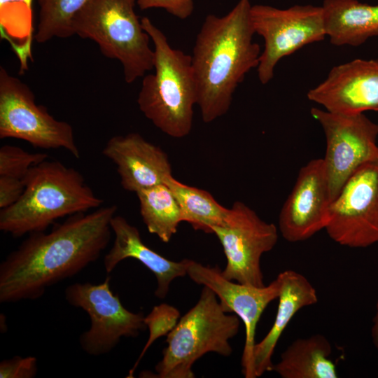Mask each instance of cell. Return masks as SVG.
<instances>
[{"mask_svg": "<svg viewBox=\"0 0 378 378\" xmlns=\"http://www.w3.org/2000/svg\"><path fill=\"white\" fill-rule=\"evenodd\" d=\"M117 206L78 213L49 232L31 233L0 264V302L33 300L98 260L111 238Z\"/></svg>", "mask_w": 378, "mask_h": 378, "instance_id": "cell-1", "label": "cell"}, {"mask_svg": "<svg viewBox=\"0 0 378 378\" xmlns=\"http://www.w3.org/2000/svg\"><path fill=\"white\" fill-rule=\"evenodd\" d=\"M250 0H239L226 15H208L196 36L191 64L202 120L211 122L229 110L239 84L258 67L260 46L253 41Z\"/></svg>", "mask_w": 378, "mask_h": 378, "instance_id": "cell-2", "label": "cell"}, {"mask_svg": "<svg viewBox=\"0 0 378 378\" xmlns=\"http://www.w3.org/2000/svg\"><path fill=\"white\" fill-rule=\"evenodd\" d=\"M20 199L0 211V230L14 237L43 232L59 218L102 206L83 176L58 160L33 166Z\"/></svg>", "mask_w": 378, "mask_h": 378, "instance_id": "cell-3", "label": "cell"}, {"mask_svg": "<svg viewBox=\"0 0 378 378\" xmlns=\"http://www.w3.org/2000/svg\"><path fill=\"white\" fill-rule=\"evenodd\" d=\"M153 44L154 73L144 76L137 97L140 111L164 134L188 135L192 127L197 86L191 56L172 48L164 34L147 17L141 19Z\"/></svg>", "mask_w": 378, "mask_h": 378, "instance_id": "cell-4", "label": "cell"}, {"mask_svg": "<svg viewBox=\"0 0 378 378\" xmlns=\"http://www.w3.org/2000/svg\"><path fill=\"white\" fill-rule=\"evenodd\" d=\"M239 319L225 312L215 293L204 286L197 303L167 335V345L152 377L193 378V364L206 354L229 356L230 340L239 332Z\"/></svg>", "mask_w": 378, "mask_h": 378, "instance_id": "cell-5", "label": "cell"}, {"mask_svg": "<svg viewBox=\"0 0 378 378\" xmlns=\"http://www.w3.org/2000/svg\"><path fill=\"white\" fill-rule=\"evenodd\" d=\"M136 1L91 0L73 24L74 34L92 40L104 56L122 64L127 83L153 69V48L134 11Z\"/></svg>", "mask_w": 378, "mask_h": 378, "instance_id": "cell-6", "label": "cell"}, {"mask_svg": "<svg viewBox=\"0 0 378 378\" xmlns=\"http://www.w3.org/2000/svg\"><path fill=\"white\" fill-rule=\"evenodd\" d=\"M14 138L43 149L63 148L80 156L71 125L38 105L31 90L0 67V139Z\"/></svg>", "mask_w": 378, "mask_h": 378, "instance_id": "cell-7", "label": "cell"}, {"mask_svg": "<svg viewBox=\"0 0 378 378\" xmlns=\"http://www.w3.org/2000/svg\"><path fill=\"white\" fill-rule=\"evenodd\" d=\"M251 19L255 34L265 41L257 67L262 84L272 80L275 66L283 57L326 36L322 6L295 5L281 9L252 5Z\"/></svg>", "mask_w": 378, "mask_h": 378, "instance_id": "cell-8", "label": "cell"}, {"mask_svg": "<svg viewBox=\"0 0 378 378\" xmlns=\"http://www.w3.org/2000/svg\"><path fill=\"white\" fill-rule=\"evenodd\" d=\"M110 281L107 276L101 284L74 283L64 290L66 302L90 316V327L79 337L80 348L90 356L106 354L122 337H136L147 328L144 313L127 309L112 292Z\"/></svg>", "mask_w": 378, "mask_h": 378, "instance_id": "cell-9", "label": "cell"}, {"mask_svg": "<svg viewBox=\"0 0 378 378\" xmlns=\"http://www.w3.org/2000/svg\"><path fill=\"white\" fill-rule=\"evenodd\" d=\"M212 233L220 242L227 260L221 270L223 276L248 286H265L260 259L277 242L276 226L262 220L244 203L235 202L224 222L213 227Z\"/></svg>", "mask_w": 378, "mask_h": 378, "instance_id": "cell-10", "label": "cell"}, {"mask_svg": "<svg viewBox=\"0 0 378 378\" xmlns=\"http://www.w3.org/2000/svg\"><path fill=\"white\" fill-rule=\"evenodd\" d=\"M325 230L334 241L350 248L378 242V156L345 182L330 204Z\"/></svg>", "mask_w": 378, "mask_h": 378, "instance_id": "cell-11", "label": "cell"}, {"mask_svg": "<svg viewBox=\"0 0 378 378\" xmlns=\"http://www.w3.org/2000/svg\"><path fill=\"white\" fill-rule=\"evenodd\" d=\"M311 114L326 139L323 159L332 202L358 167L378 156V125L363 113H337L313 107Z\"/></svg>", "mask_w": 378, "mask_h": 378, "instance_id": "cell-12", "label": "cell"}, {"mask_svg": "<svg viewBox=\"0 0 378 378\" xmlns=\"http://www.w3.org/2000/svg\"><path fill=\"white\" fill-rule=\"evenodd\" d=\"M187 275L196 284L211 289L225 312L236 314L245 326V342L241 357L242 373L255 378L253 353L258 323L271 302L279 298L281 282L277 276L269 285L253 286L227 279L218 266L209 267L191 260Z\"/></svg>", "mask_w": 378, "mask_h": 378, "instance_id": "cell-13", "label": "cell"}, {"mask_svg": "<svg viewBox=\"0 0 378 378\" xmlns=\"http://www.w3.org/2000/svg\"><path fill=\"white\" fill-rule=\"evenodd\" d=\"M332 202L323 158L303 166L279 216V229L288 241L307 240L325 229Z\"/></svg>", "mask_w": 378, "mask_h": 378, "instance_id": "cell-14", "label": "cell"}, {"mask_svg": "<svg viewBox=\"0 0 378 378\" xmlns=\"http://www.w3.org/2000/svg\"><path fill=\"white\" fill-rule=\"evenodd\" d=\"M307 95L332 113L378 112V58L356 59L335 66Z\"/></svg>", "mask_w": 378, "mask_h": 378, "instance_id": "cell-15", "label": "cell"}, {"mask_svg": "<svg viewBox=\"0 0 378 378\" xmlns=\"http://www.w3.org/2000/svg\"><path fill=\"white\" fill-rule=\"evenodd\" d=\"M102 154L116 165L120 184L130 192L165 183L172 176L166 153L139 133L112 136Z\"/></svg>", "mask_w": 378, "mask_h": 378, "instance_id": "cell-16", "label": "cell"}, {"mask_svg": "<svg viewBox=\"0 0 378 378\" xmlns=\"http://www.w3.org/2000/svg\"><path fill=\"white\" fill-rule=\"evenodd\" d=\"M111 227L115 238L103 261L108 274L125 259L137 260L155 275L157 280L155 295L160 299L166 298L174 279L187 275L190 259L176 262L152 250L143 242L138 228L123 216L115 215L111 218Z\"/></svg>", "mask_w": 378, "mask_h": 378, "instance_id": "cell-17", "label": "cell"}, {"mask_svg": "<svg viewBox=\"0 0 378 378\" xmlns=\"http://www.w3.org/2000/svg\"><path fill=\"white\" fill-rule=\"evenodd\" d=\"M277 276L281 282V290L275 319L269 332L255 343L253 349V366L255 377L272 370L274 349L293 317L301 309L318 301L315 288L304 275L287 270Z\"/></svg>", "mask_w": 378, "mask_h": 378, "instance_id": "cell-18", "label": "cell"}, {"mask_svg": "<svg viewBox=\"0 0 378 378\" xmlns=\"http://www.w3.org/2000/svg\"><path fill=\"white\" fill-rule=\"evenodd\" d=\"M326 36L332 44L358 46L378 36V5L357 0H324Z\"/></svg>", "mask_w": 378, "mask_h": 378, "instance_id": "cell-19", "label": "cell"}, {"mask_svg": "<svg viewBox=\"0 0 378 378\" xmlns=\"http://www.w3.org/2000/svg\"><path fill=\"white\" fill-rule=\"evenodd\" d=\"M331 355L332 346L324 335L300 338L281 354L271 371L282 378H337V370Z\"/></svg>", "mask_w": 378, "mask_h": 378, "instance_id": "cell-20", "label": "cell"}, {"mask_svg": "<svg viewBox=\"0 0 378 378\" xmlns=\"http://www.w3.org/2000/svg\"><path fill=\"white\" fill-rule=\"evenodd\" d=\"M140 214L148 232L167 243L183 221L180 206L170 188L158 184L136 192Z\"/></svg>", "mask_w": 378, "mask_h": 378, "instance_id": "cell-21", "label": "cell"}, {"mask_svg": "<svg viewBox=\"0 0 378 378\" xmlns=\"http://www.w3.org/2000/svg\"><path fill=\"white\" fill-rule=\"evenodd\" d=\"M164 184L180 206L183 221L190 223L195 230L213 234V227L224 222L229 209L220 204L206 190L182 183L172 175Z\"/></svg>", "mask_w": 378, "mask_h": 378, "instance_id": "cell-22", "label": "cell"}, {"mask_svg": "<svg viewBox=\"0 0 378 378\" xmlns=\"http://www.w3.org/2000/svg\"><path fill=\"white\" fill-rule=\"evenodd\" d=\"M91 0H38L40 10L35 39L45 43L53 38L74 35V21Z\"/></svg>", "mask_w": 378, "mask_h": 378, "instance_id": "cell-23", "label": "cell"}, {"mask_svg": "<svg viewBox=\"0 0 378 378\" xmlns=\"http://www.w3.org/2000/svg\"><path fill=\"white\" fill-rule=\"evenodd\" d=\"M180 318V312L176 307L165 303L155 306L144 317L148 328L149 335L139 356L129 371L127 377H133L139 362L152 344L158 338L167 335L176 326Z\"/></svg>", "mask_w": 378, "mask_h": 378, "instance_id": "cell-24", "label": "cell"}, {"mask_svg": "<svg viewBox=\"0 0 378 378\" xmlns=\"http://www.w3.org/2000/svg\"><path fill=\"white\" fill-rule=\"evenodd\" d=\"M46 153H29L9 144L0 148V176L24 180L30 169L47 160Z\"/></svg>", "mask_w": 378, "mask_h": 378, "instance_id": "cell-25", "label": "cell"}, {"mask_svg": "<svg viewBox=\"0 0 378 378\" xmlns=\"http://www.w3.org/2000/svg\"><path fill=\"white\" fill-rule=\"evenodd\" d=\"M38 372L34 356H14L0 363V378H34Z\"/></svg>", "mask_w": 378, "mask_h": 378, "instance_id": "cell-26", "label": "cell"}, {"mask_svg": "<svg viewBox=\"0 0 378 378\" xmlns=\"http://www.w3.org/2000/svg\"><path fill=\"white\" fill-rule=\"evenodd\" d=\"M141 10L162 8L181 20L189 18L194 10V0H137Z\"/></svg>", "mask_w": 378, "mask_h": 378, "instance_id": "cell-27", "label": "cell"}, {"mask_svg": "<svg viewBox=\"0 0 378 378\" xmlns=\"http://www.w3.org/2000/svg\"><path fill=\"white\" fill-rule=\"evenodd\" d=\"M32 0H0L1 24L14 21L30 24Z\"/></svg>", "mask_w": 378, "mask_h": 378, "instance_id": "cell-28", "label": "cell"}, {"mask_svg": "<svg viewBox=\"0 0 378 378\" xmlns=\"http://www.w3.org/2000/svg\"><path fill=\"white\" fill-rule=\"evenodd\" d=\"M24 181L0 176V208L5 209L15 204L24 190Z\"/></svg>", "mask_w": 378, "mask_h": 378, "instance_id": "cell-29", "label": "cell"}, {"mask_svg": "<svg viewBox=\"0 0 378 378\" xmlns=\"http://www.w3.org/2000/svg\"><path fill=\"white\" fill-rule=\"evenodd\" d=\"M371 337L374 346L378 350V299L376 304L375 314L372 318Z\"/></svg>", "mask_w": 378, "mask_h": 378, "instance_id": "cell-30", "label": "cell"}]
</instances>
